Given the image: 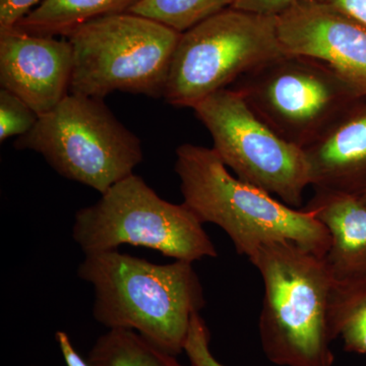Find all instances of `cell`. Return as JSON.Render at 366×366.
Segmentation results:
<instances>
[{
	"label": "cell",
	"instance_id": "21",
	"mask_svg": "<svg viewBox=\"0 0 366 366\" xmlns=\"http://www.w3.org/2000/svg\"><path fill=\"white\" fill-rule=\"evenodd\" d=\"M298 0H236L234 9L250 13L278 16Z\"/></svg>",
	"mask_w": 366,
	"mask_h": 366
},
{
	"label": "cell",
	"instance_id": "19",
	"mask_svg": "<svg viewBox=\"0 0 366 366\" xmlns=\"http://www.w3.org/2000/svg\"><path fill=\"white\" fill-rule=\"evenodd\" d=\"M211 335L201 312L192 317L189 336L184 345V352L189 358L190 366H226L222 365L212 353L209 348Z\"/></svg>",
	"mask_w": 366,
	"mask_h": 366
},
{
	"label": "cell",
	"instance_id": "1",
	"mask_svg": "<svg viewBox=\"0 0 366 366\" xmlns=\"http://www.w3.org/2000/svg\"><path fill=\"white\" fill-rule=\"evenodd\" d=\"M78 276L94 289L99 324L136 332L173 356L184 351L192 317L206 305L192 262L156 264L109 250L85 254Z\"/></svg>",
	"mask_w": 366,
	"mask_h": 366
},
{
	"label": "cell",
	"instance_id": "9",
	"mask_svg": "<svg viewBox=\"0 0 366 366\" xmlns=\"http://www.w3.org/2000/svg\"><path fill=\"white\" fill-rule=\"evenodd\" d=\"M213 150L236 177L300 208L310 185L305 150L289 143L257 117L233 88L224 89L194 106Z\"/></svg>",
	"mask_w": 366,
	"mask_h": 366
},
{
	"label": "cell",
	"instance_id": "22",
	"mask_svg": "<svg viewBox=\"0 0 366 366\" xmlns=\"http://www.w3.org/2000/svg\"><path fill=\"white\" fill-rule=\"evenodd\" d=\"M366 26V0H320Z\"/></svg>",
	"mask_w": 366,
	"mask_h": 366
},
{
	"label": "cell",
	"instance_id": "10",
	"mask_svg": "<svg viewBox=\"0 0 366 366\" xmlns=\"http://www.w3.org/2000/svg\"><path fill=\"white\" fill-rule=\"evenodd\" d=\"M291 54L319 59L366 97V26L320 0H298L277 16Z\"/></svg>",
	"mask_w": 366,
	"mask_h": 366
},
{
	"label": "cell",
	"instance_id": "7",
	"mask_svg": "<svg viewBox=\"0 0 366 366\" xmlns=\"http://www.w3.org/2000/svg\"><path fill=\"white\" fill-rule=\"evenodd\" d=\"M285 53L277 16L230 7L182 33L163 98L173 107L192 109Z\"/></svg>",
	"mask_w": 366,
	"mask_h": 366
},
{
	"label": "cell",
	"instance_id": "3",
	"mask_svg": "<svg viewBox=\"0 0 366 366\" xmlns=\"http://www.w3.org/2000/svg\"><path fill=\"white\" fill-rule=\"evenodd\" d=\"M249 259L264 284L259 333L267 358L280 366H333L336 281L324 257L282 240L262 245Z\"/></svg>",
	"mask_w": 366,
	"mask_h": 366
},
{
	"label": "cell",
	"instance_id": "13",
	"mask_svg": "<svg viewBox=\"0 0 366 366\" xmlns=\"http://www.w3.org/2000/svg\"><path fill=\"white\" fill-rule=\"evenodd\" d=\"M329 232L325 261L337 283L366 277V203L358 194L315 189L305 208Z\"/></svg>",
	"mask_w": 366,
	"mask_h": 366
},
{
	"label": "cell",
	"instance_id": "16",
	"mask_svg": "<svg viewBox=\"0 0 366 366\" xmlns=\"http://www.w3.org/2000/svg\"><path fill=\"white\" fill-rule=\"evenodd\" d=\"M86 360L91 366H183L129 330H109L99 337Z\"/></svg>",
	"mask_w": 366,
	"mask_h": 366
},
{
	"label": "cell",
	"instance_id": "25",
	"mask_svg": "<svg viewBox=\"0 0 366 366\" xmlns=\"http://www.w3.org/2000/svg\"><path fill=\"white\" fill-rule=\"evenodd\" d=\"M30 366H38V365H30Z\"/></svg>",
	"mask_w": 366,
	"mask_h": 366
},
{
	"label": "cell",
	"instance_id": "20",
	"mask_svg": "<svg viewBox=\"0 0 366 366\" xmlns=\"http://www.w3.org/2000/svg\"><path fill=\"white\" fill-rule=\"evenodd\" d=\"M42 0H0V31L9 30Z\"/></svg>",
	"mask_w": 366,
	"mask_h": 366
},
{
	"label": "cell",
	"instance_id": "15",
	"mask_svg": "<svg viewBox=\"0 0 366 366\" xmlns=\"http://www.w3.org/2000/svg\"><path fill=\"white\" fill-rule=\"evenodd\" d=\"M330 324L334 340L340 338L347 352L366 354V277L336 282Z\"/></svg>",
	"mask_w": 366,
	"mask_h": 366
},
{
	"label": "cell",
	"instance_id": "14",
	"mask_svg": "<svg viewBox=\"0 0 366 366\" xmlns=\"http://www.w3.org/2000/svg\"><path fill=\"white\" fill-rule=\"evenodd\" d=\"M141 0H42L14 28L40 36H62L96 19L127 13Z\"/></svg>",
	"mask_w": 366,
	"mask_h": 366
},
{
	"label": "cell",
	"instance_id": "2",
	"mask_svg": "<svg viewBox=\"0 0 366 366\" xmlns=\"http://www.w3.org/2000/svg\"><path fill=\"white\" fill-rule=\"evenodd\" d=\"M175 172L183 204L202 223L215 224L250 257L272 242H290L325 257L331 238L327 228L305 209H295L264 190L233 177L213 148L182 144Z\"/></svg>",
	"mask_w": 366,
	"mask_h": 366
},
{
	"label": "cell",
	"instance_id": "17",
	"mask_svg": "<svg viewBox=\"0 0 366 366\" xmlns=\"http://www.w3.org/2000/svg\"><path fill=\"white\" fill-rule=\"evenodd\" d=\"M236 0H141L129 13L139 14L183 33L234 6Z\"/></svg>",
	"mask_w": 366,
	"mask_h": 366
},
{
	"label": "cell",
	"instance_id": "18",
	"mask_svg": "<svg viewBox=\"0 0 366 366\" xmlns=\"http://www.w3.org/2000/svg\"><path fill=\"white\" fill-rule=\"evenodd\" d=\"M39 119L25 101L11 92L0 90V142L9 137H23L35 127Z\"/></svg>",
	"mask_w": 366,
	"mask_h": 366
},
{
	"label": "cell",
	"instance_id": "5",
	"mask_svg": "<svg viewBox=\"0 0 366 366\" xmlns=\"http://www.w3.org/2000/svg\"><path fill=\"white\" fill-rule=\"evenodd\" d=\"M203 225L187 204L165 201L134 173L76 212L72 238L85 254L134 245L194 262L218 257Z\"/></svg>",
	"mask_w": 366,
	"mask_h": 366
},
{
	"label": "cell",
	"instance_id": "23",
	"mask_svg": "<svg viewBox=\"0 0 366 366\" xmlns=\"http://www.w3.org/2000/svg\"><path fill=\"white\" fill-rule=\"evenodd\" d=\"M55 340L59 344L60 352L64 356L66 366H91L88 360H84L72 345L71 337L66 332L57 331L55 333Z\"/></svg>",
	"mask_w": 366,
	"mask_h": 366
},
{
	"label": "cell",
	"instance_id": "4",
	"mask_svg": "<svg viewBox=\"0 0 366 366\" xmlns=\"http://www.w3.org/2000/svg\"><path fill=\"white\" fill-rule=\"evenodd\" d=\"M182 33L127 13L96 19L66 38L74 50L69 94L104 99L113 92L163 98Z\"/></svg>",
	"mask_w": 366,
	"mask_h": 366
},
{
	"label": "cell",
	"instance_id": "6",
	"mask_svg": "<svg viewBox=\"0 0 366 366\" xmlns=\"http://www.w3.org/2000/svg\"><path fill=\"white\" fill-rule=\"evenodd\" d=\"M40 154L66 179L103 194L134 174L144 159L139 137L125 127L103 99L69 94L14 143Z\"/></svg>",
	"mask_w": 366,
	"mask_h": 366
},
{
	"label": "cell",
	"instance_id": "24",
	"mask_svg": "<svg viewBox=\"0 0 366 366\" xmlns=\"http://www.w3.org/2000/svg\"><path fill=\"white\" fill-rule=\"evenodd\" d=\"M361 197V199H362L363 202H365L366 203V187L365 189L362 190V192H360V194H358Z\"/></svg>",
	"mask_w": 366,
	"mask_h": 366
},
{
	"label": "cell",
	"instance_id": "11",
	"mask_svg": "<svg viewBox=\"0 0 366 366\" xmlns=\"http://www.w3.org/2000/svg\"><path fill=\"white\" fill-rule=\"evenodd\" d=\"M74 50L67 38L0 31V85L46 114L69 94Z\"/></svg>",
	"mask_w": 366,
	"mask_h": 366
},
{
	"label": "cell",
	"instance_id": "8",
	"mask_svg": "<svg viewBox=\"0 0 366 366\" xmlns=\"http://www.w3.org/2000/svg\"><path fill=\"white\" fill-rule=\"evenodd\" d=\"M230 88L274 132L303 150L362 97L327 64L291 53L269 60Z\"/></svg>",
	"mask_w": 366,
	"mask_h": 366
},
{
	"label": "cell",
	"instance_id": "12",
	"mask_svg": "<svg viewBox=\"0 0 366 366\" xmlns=\"http://www.w3.org/2000/svg\"><path fill=\"white\" fill-rule=\"evenodd\" d=\"M314 189L360 194L366 187V97H360L305 149Z\"/></svg>",
	"mask_w": 366,
	"mask_h": 366
}]
</instances>
